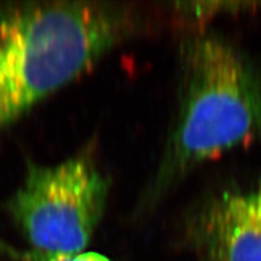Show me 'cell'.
<instances>
[{
	"mask_svg": "<svg viewBox=\"0 0 261 261\" xmlns=\"http://www.w3.org/2000/svg\"><path fill=\"white\" fill-rule=\"evenodd\" d=\"M120 10L87 2L0 8V129L97 63L123 38Z\"/></svg>",
	"mask_w": 261,
	"mask_h": 261,
	"instance_id": "6da1fadb",
	"label": "cell"
},
{
	"mask_svg": "<svg viewBox=\"0 0 261 261\" xmlns=\"http://www.w3.org/2000/svg\"><path fill=\"white\" fill-rule=\"evenodd\" d=\"M182 58L178 117L155 181L161 190L261 136V81L240 51L223 39L198 37Z\"/></svg>",
	"mask_w": 261,
	"mask_h": 261,
	"instance_id": "7a4b0ae2",
	"label": "cell"
},
{
	"mask_svg": "<svg viewBox=\"0 0 261 261\" xmlns=\"http://www.w3.org/2000/svg\"><path fill=\"white\" fill-rule=\"evenodd\" d=\"M109 182L86 158L29 166L10 211L33 252H85L102 219Z\"/></svg>",
	"mask_w": 261,
	"mask_h": 261,
	"instance_id": "3957f363",
	"label": "cell"
},
{
	"mask_svg": "<svg viewBox=\"0 0 261 261\" xmlns=\"http://www.w3.org/2000/svg\"><path fill=\"white\" fill-rule=\"evenodd\" d=\"M194 231L205 261H261V185L215 197Z\"/></svg>",
	"mask_w": 261,
	"mask_h": 261,
	"instance_id": "277c9868",
	"label": "cell"
},
{
	"mask_svg": "<svg viewBox=\"0 0 261 261\" xmlns=\"http://www.w3.org/2000/svg\"><path fill=\"white\" fill-rule=\"evenodd\" d=\"M24 261H110L107 256L94 252H83L73 255H62V254H45L38 252H29Z\"/></svg>",
	"mask_w": 261,
	"mask_h": 261,
	"instance_id": "5b68a950",
	"label": "cell"
}]
</instances>
